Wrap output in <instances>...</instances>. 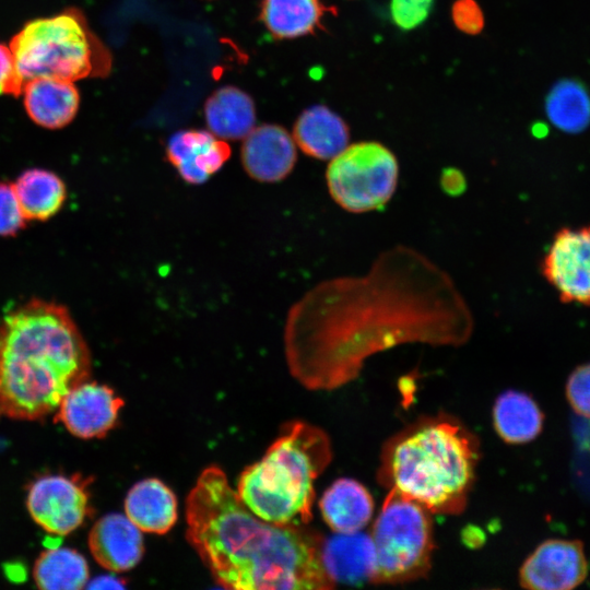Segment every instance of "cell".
<instances>
[{
	"label": "cell",
	"mask_w": 590,
	"mask_h": 590,
	"mask_svg": "<svg viewBox=\"0 0 590 590\" xmlns=\"http://www.w3.org/2000/svg\"><path fill=\"white\" fill-rule=\"evenodd\" d=\"M88 547L94 559L105 569L126 571L142 558V531L126 515L108 514L92 527Z\"/></svg>",
	"instance_id": "cell-15"
},
{
	"label": "cell",
	"mask_w": 590,
	"mask_h": 590,
	"mask_svg": "<svg viewBox=\"0 0 590 590\" xmlns=\"http://www.w3.org/2000/svg\"><path fill=\"white\" fill-rule=\"evenodd\" d=\"M95 581H97V583H101V587L103 588L104 587L106 588L108 583L110 585V587H114V588L116 587L121 588L123 586L121 580L116 579L114 577H102Z\"/></svg>",
	"instance_id": "cell-30"
},
{
	"label": "cell",
	"mask_w": 590,
	"mask_h": 590,
	"mask_svg": "<svg viewBox=\"0 0 590 590\" xmlns=\"http://www.w3.org/2000/svg\"><path fill=\"white\" fill-rule=\"evenodd\" d=\"M26 221L13 184L0 182V236L16 235L24 228Z\"/></svg>",
	"instance_id": "cell-27"
},
{
	"label": "cell",
	"mask_w": 590,
	"mask_h": 590,
	"mask_svg": "<svg viewBox=\"0 0 590 590\" xmlns=\"http://www.w3.org/2000/svg\"><path fill=\"white\" fill-rule=\"evenodd\" d=\"M187 540L214 579L237 590H329L322 536L306 524H274L255 515L217 465L190 491Z\"/></svg>",
	"instance_id": "cell-2"
},
{
	"label": "cell",
	"mask_w": 590,
	"mask_h": 590,
	"mask_svg": "<svg viewBox=\"0 0 590 590\" xmlns=\"http://www.w3.org/2000/svg\"><path fill=\"white\" fill-rule=\"evenodd\" d=\"M493 424L498 436L508 444L533 440L543 426V414L527 393L507 390L493 406Z\"/></svg>",
	"instance_id": "cell-22"
},
{
	"label": "cell",
	"mask_w": 590,
	"mask_h": 590,
	"mask_svg": "<svg viewBox=\"0 0 590 590\" xmlns=\"http://www.w3.org/2000/svg\"><path fill=\"white\" fill-rule=\"evenodd\" d=\"M474 318L451 276L404 245L384 250L358 276L326 280L288 310L284 350L292 376L310 390L356 379L373 355L398 345L461 346Z\"/></svg>",
	"instance_id": "cell-1"
},
{
	"label": "cell",
	"mask_w": 590,
	"mask_h": 590,
	"mask_svg": "<svg viewBox=\"0 0 590 590\" xmlns=\"http://www.w3.org/2000/svg\"><path fill=\"white\" fill-rule=\"evenodd\" d=\"M33 577L45 590H78L88 581V565L82 554L68 547H52L40 553Z\"/></svg>",
	"instance_id": "cell-25"
},
{
	"label": "cell",
	"mask_w": 590,
	"mask_h": 590,
	"mask_svg": "<svg viewBox=\"0 0 590 590\" xmlns=\"http://www.w3.org/2000/svg\"><path fill=\"white\" fill-rule=\"evenodd\" d=\"M9 46L24 82L37 76L71 82L104 78L113 63L107 47L74 8L25 23Z\"/></svg>",
	"instance_id": "cell-6"
},
{
	"label": "cell",
	"mask_w": 590,
	"mask_h": 590,
	"mask_svg": "<svg viewBox=\"0 0 590 590\" xmlns=\"http://www.w3.org/2000/svg\"><path fill=\"white\" fill-rule=\"evenodd\" d=\"M23 84L10 46L0 43V95L19 96Z\"/></svg>",
	"instance_id": "cell-29"
},
{
	"label": "cell",
	"mask_w": 590,
	"mask_h": 590,
	"mask_svg": "<svg viewBox=\"0 0 590 590\" xmlns=\"http://www.w3.org/2000/svg\"><path fill=\"white\" fill-rule=\"evenodd\" d=\"M91 479L49 474L36 479L27 489L26 507L33 520L44 530L66 535L78 529L91 514Z\"/></svg>",
	"instance_id": "cell-9"
},
{
	"label": "cell",
	"mask_w": 590,
	"mask_h": 590,
	"mask_svg": "<svg viewBox=\"0 0 590 590\" xmlns=\"http://www.w3.org/2000/svg\"><path fill=\"white\" fill-rule=\"evenodd\" d=\"M2 414L1 410H0V415Z\"/></svg>",
	"instance_id": "cell-31"
},
{
	"label": "cell",
	"mask_w": 590,
	"mask_h": 590,
	"mask_svg": "<svg viewBox=\"0 0 590 590\" xmlns=\"http://www.w3.org/2000/svg\"><path fill=\"white\" fill-rule=\"evenodd\" d=\"M327 11L320 0H262L260 20L273 37L290 39L312 33Z\"/></svg>",
	"instance_id": "cell-24"
},
{
	"label": "cell",
	"mask_w": 590,
	"mask_h": 590,
	"mask_svg": "<svg viewBox=\"0 0 590 590\" xmlns=\"http://www.w3.org/2000/svg\"><path fill=\"white\" fill-rule=\"evenodd\" d=\"M122 405L107 385L84 380L63 397L55 411L56 422L79 438H102L116 425Z\"/></svg>",
	"instance_id": "cell-11"
},
{
	"label": "cell",
	"mask_w": 590,
	"mask_h": 590,
	"mask_svg": "<svg viewBox=\"0 0 590 590\" xmlns=\"http://www.w3.org/2000/svg\"><path fill=\"white\" fill-rule=\"evenodd\" d=\"M432 515L389 489L369 532L376 560L373 583H404L428 575L435 547Z\"/></svg>",
	"instance_id": "cell-7"
},
{
	"label": "cell",
	"mask_w": 590,
	"mask_h": 590,
	"mask_svg": "<svg viewBox=\"0 0 590 590\" xmlns=\"http://www.w3.org/2000/svg\"><path fill=\"white\" fill-rule=\"evenodd\" d=\"M331 460L327 433L294 421L283 426L260 461L241 472L236 492L255 515L268 522L307 524L312 516L315 481Z\"/></svg>",
	"instance_id": "cell-5"
},
{
	"label": "cell",
	"mask_w": 590,
	"mask_h": 590,
	"mask_svg": "<svg viewBox=\"0 0 590 590\" xmlns=\"http://www.w3.org/2000/svg\"><path fill=\"white\" fill-rule=\"evenodd\" d=\"M231 156L229 145L210 131L181 130L167 141L166 158L190 185H202Z\"/></svg>",
	"instance_id": "cell-14"
},
{
	"label": "cell",
	"mask_w": 590,
	"mask_h": 590,
	"mask_svg": "<svg viewBox=\"0 0 590 590\" xmlns=\"http://www.w3.org/2000/svg\"><path fill=\"white\" fill-rule=\"evenodd\" d=\"M398 179L396 155L375 141L347 145L326 170L331 198L351 213L382 209L394 194Z\"/></svg>",
	"instance_id": "cell-8"
},
{
	"label": "cell",
	"mask_w": 590,
	"mask_h": 590,
	"mask_svg": "<svg viewBox=\"0 0 590 590\" xmlns=\"http://www.w3.org/2000/svg\"><path fill=\"white\" fill-rule=\"evenodd\" d=\"M125 512L141 531L164 534L176 523L177 499L158 479H145L128 492Z\"/></svg>",
	"instance_id": "cell-20"
},
{
	"label": "cell",
	"mask_w": 590,
	"mask_h": 590,
	"mask_svg": "<svg viewBox=\"0 0 590 590\" xmlns=\"http://www.w3.org/2000/svg\"><path fill=\"white\" fill-rule=\"evenodd\" d=\"M562 300L590 304V225L560 229L542 264Z\"/></svg>",
	"instance_id": "cell-10"
},
{
	"label": "cell",
	"mask_w": 590,
	"mask_h": 590,
	"mask_svg": "<svg viewBox=\"0 0 590 590\" xmlns=\"http://www.w3.org/2000/svg\"><path fill=\"white\" fill-rule=\"evenodd\" d=\"M240 157L250 178L278 182L293 170L297 152L293 137L283 127L261 125L245 137Z\"/></svg>",
	"instance_id": "cell-13"
},
{
	"label": "cell",
	"mask_w": 590,
	"mask_h": 590,
	"mask_svg": "<svg viewBox=\"0 0 590 590\" xmlns=\"http://www.w3.org/2000/svg\"><path fill=\"white\" fill-rule=\"evenodd\" d=\"M480 455L477 437L459 420L423 416L385 442L377 481L432 514L459 515L467 507Z\"/></svg>",
	"instance_id": "cell-4"
},
{
	"label": "cell",
	"mask_w": 590,
	"mask_h": 590,
	"mask_svg": "<svg viewBox=\"0 0 590 590\" xmlns=\"http://www.w3.org/2000/svg\"><path fill=\"white\" fill-rule=\"evenodd\" d=\"M21 94L28 117L47 129H59L69 125L80 105V94L73 82L57 78L28 79L24 82Z\"/></svg>",
	"instance_id": "cell-17"
},
{
	"label": "cell",
	"mask_w": 590,
	"mask_h": 590,
	"mask_svg": "<svg viewBox=\"0 0 590 590\" xmlns=\"http://www.w3.org/2000/svg\"><path fill=\"white\" fill-rule=\"evenodd\" d=\"M587 576L582 543L547 540L524 560L519 571L521 587L532 590H568Z\"/></svg>",
	"instance_id": "cell-12"
},
{
	"label": "cell",
	"mask_w": 590,
	"mask_h": 590,
	"mask_svg": "<svg viewBox=\"0 0 590 590\" xmlns=\"http://www.w3.org/2000/svg\"><path fill=\"white\" fill-rule=\"evenodd\" d=\"M546 114L551 122L566 132H579L590 122V97L578 83L557 84L546 99Z\"/></svg>",
	"instance_id": "cell-26"
},
{
	"label": "cell",
	"mask_w": 590,
	"mask_h": 590,
	"mask_svg": "<svg viewBox=\"0 0 590 590\" xmlns=\"http://www.w3.org/2000/svg\"><path fill=\"white\" fill-rule=\"evenodd\" d=\"M293 139L308 156L328 161L349 145L350 131L339 115L316 105L300 114L293 128Z\"/></svg>",
	"instance_id": "cell-19"
},
{
	"label": "cell",
	"mask_w": 590,
	"mask_h": 590,
	"mask_svg": "<svg viewBox=\"0 0 590 590\" xmlns=\"http://www.w3.org/2000/svg\"><path fill=\"white\" fill-rule=\"evenodd\" d=\"M319 508L324 522L333 532L351 533L367 526L375 505L369 491L362 483L341 477L324 491Z\"/></svg>",
	"instance_id": "cell-18"
},
{
	"label": "cell",
	"mask_w": 590,
	"mask_h": 590,
	"mask_svg": "<svg viewBox=\"0 0 590 590\" xmlns=\"http://www.w3.org/2000/svg\"><path fill=\"white\" fill-rule=\"evenodd\" d=\"M321 559L324 569L334 582L361 586L373 582L375 574V550L369 533L334 532L322 539Z\"/></svg>",
	"instance_id": "cell-16"
},
{
	"label": "cell",
	"mask_w": 590,
	"mask_h": 590,
	"mask_svg": "<svg viewBox=\"0 0 590 590\" xmlns=\"http://www.w3.org/2000/svg\"><path fill=\"white\" fill-rule=\"evenodd\" d=\"M566 393L573 409L579 415L590 418V364L581 365L573 371Z\"/></svg>",
	"instance_id": "cell-28"
},
{
	"label": "cell",
	"mask_w": 590,
	"mask_h": 590,
	"mask_svg": "<svg viewBox=\"0 0 590 590\" xmlns=\"http://www.w3.org/2000/svg\"><path fill=\"white\" fill-rule=\"evenodd\" d=\"M205 121L210 132L222 140H239L255 128L252 98L235 86L216 90L205 102Z\"/></svg>",
	"instance_id": "cell-21"
},
{
	"label": "cell",
	"mask_w": 590,
	"mask_h": 590,
	"mask_svg": "<svg viewBox=\"0 0 590 590\" xmlns=\"http://www.w3.org/2000/svg\"><path fill=\"white\" fill-rule=\"evenodd\" d=\"M91 353L66 307L32 298L0 321V410L34 421L91 375Z\"/></svg>",
	"instance_id": "cell-3"
},
{
	"label": "cell",
	"mask_w": 590,
	"mask_h": 590,
	"mask_svg": "<svg viewBox=\"0 0 590 590\" xmlns=\"http://www.w3.org/2000/svg\"><path fill=\"white\" fill-rule=\"evenodd\" d=\"M22 212L27 221H47L57 214L67 199V187L55 173L32 168L13 182Z\"/></svg>",
	"instance_id": "cell-23"
}]
</instances>
